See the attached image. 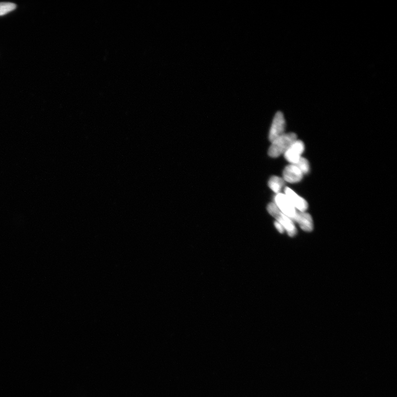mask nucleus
<instances>
[{
	"label": "nucleus",
	"mask_w": 397,
	"mask_h": 397,
	"mask_svg": "<svg viewBox=\"0 0 397 397\" xmlns=\"http://www.w3.org/2000/svg\"><path fill=\"white\" fill-rule=\"evenodd\" d=\"M297 139L296 133H285L284 135L278 138L273 142L268 151L269 156L277 158L286 153L291 145Z\"/></svg>",
	"instance_id": "obj_1"
},
{
	"label": "nucleus",
	"mask_w": 397,
	"mask_h": 397,
	"mask_svg": "<svg viewBox=\"0 0 397 397\" xmlns=\"http://www.w3.org/2000/svg\"><path fill=\"white\" fill-rule=\"evenodd\" d=\"M267 210L283 227L284 230L287 231L289 236L293 237L296 235L297 230L294 222L290 218L283 214L274 202H271L267 205Z\"/></svg>",
	"instance_id": "obj_2"
},
{
	"label": "nucleus",
	"mask_w": 397,
	"mask_h": 397,
	"mask_svg": "<svg viewBox=\"0 0 397 397\" xmlns=\"http://www.w3.org/2000/svg\"><path fill=\"white\" fill-rule=\"evenodd\" d=\"M286 122L284 114L278 111L275 115L269 132V139L271 142L282 136L286 131Z\"/></svg>",
	"instance_id": "obj_3"
},
{
	"label": "nucleus",
	"mask_w": 397,
	"mask_h": 397,
	"mask_svg": "<svg viewBox=\"0 0 397 397\" xmlns=\"http://www.w3.org/2000/svg\"><path fill=\"white\" fill-rule=\"evenodd\" d=\"M274 203L277 205L280 211L287 217L292 220L295 218L297 210L285 194L281 193L277 194L274 197Z\"/></svg>",
	"instance_id": "obj_4"
},
{
	"label": "nucleus",
	"mask_w": 397,
	"mask_h": 397,
	"mask_svg": "<svg viewBox=\"0 0 397 397\" xmlns=\"http://www.w3.org/2000/svg\"><path fill=\"white\" fill-rule=\"evenodd\" d=\"M304 142L301 140H296L284 154L287 161L292 165H295L302 157L301 155L304 153Z\"/></svg>",
	"instance_id": "obj_5"
},
{
	"label": "nucleus",
	"mask_w": 397,
	"mask_h": 397,
	"mask_svg": "<svg viewBox=\"0 0 397 397\" xmlns=\"http://www.w3.org/2000/svg\"><path fill=\"white\" fill-rule=\"evenodd\" d=\"M284 192L285 195L287 197L297 210L306 212V211L308 209L309 204L305 198L298 195L293 190L288 187L285 188Z\"/></svg>",
	"instance_id": "obj_6"
},
{
	"label": "nucleus",
	"mask_w": 397,
	"mask_h": 397,
	"mask_svg": "<svg viewBox=\"0 0 397 397\" xmlns=\"http://www.w3.org/2000/svg\"><path fill=\"white\" fill-rule=\"evenodd\" d=\"M304 174L295 165H288L283 171V179L290 183L300 182L304 177Z\"/></svg>",
	"instance_id": "obj_7"
},
{
	"label": "nucleus",
	"mask_w": 397,
	"mask_h": 397,
	"mask_svg": "<svg viewBox=\"0 0 397 397\" xmlns=\"http://www.w3.org/2000/svg\"><path fill=\"white\" fill-rule=\"evenodd\" d=\"M293 222L299 224L302 230L310 232L313 228V220L309 213L297 210L295 217L292 220Z\"/></svg>",
	"instance_id": "obj_8"
},
{
	"label": "nucleus",
	"mask_w": 397,
	"mask_h": 397,
	"mask_svg": "<svg viewBox=\"0 0 397 397\" xmlns=\"http://www.w3.org/2000/svg\"><path fill=\"white\" fill-rule=\"evenodd\" d=\"M284 185L285 181L283 178L277 176H271L268 182L269 188L277 194L281 192Z\"/></svg>",
	"instance_id": "obj_9"
},
{
	"label": "nucleus",
	"mask_w": 397,
	"mask_h": 397,
	"mask_svg": "<svg viewBox=\"0 0 397 397\" xmlns=\"http://www.w3.org/2000/svg\"><path fill=\"white\" fill-rule=\"evenodd\" d=\"M16 5L10 2H0V16H4L15 10Z\"/></svg>",
	"instance_id": "obj_10"
},
{
	"label": "nucleus",
	"mask_w": 397,
	"mask_h": 397,
	"mask_svg": "<svg viewBox=\"0 0 397 397\" xmlns=\"http://www.w3.org/2000/svg\"><path fill=\"white\" fill-rule=\"evenodd\" d=\"M295 165L299 168L300 170L304 175L308 174L309 172V163L308 159L301 157Z\"/></svg>",
	"instance_id": "obj_11"
},
{
	"label": "nucleus",
	"mask_w": 397,
	"mask_h": 397,
	"mask_svg": "<svg viewBox=\"0 0 397 397\" xmlns=\"http://www.w3.org/2000/svg\"><path fill=\"white\" fill-rule=\"evenodd\" d=\"M274 224L275 227L277 228V229L280 233H283L284 232L285 230L284 229L283 227L281 225H280V224L279 222H278L277 221H275Z\"/></svg>",
	"instance_id": "obj_12"
}]
</instances>
